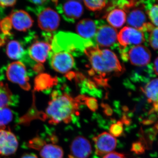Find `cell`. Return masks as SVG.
Returning <instances> with one entry per match:
<instances>
[{"label":"cell","mask_w":158,"mask_h":158,"mask_svg":"<svg viewBox=\"0 0 158 158\" xmlns=\"http://www.w3.org/2000/svg\"><path fill=\"white\" fill-rule=\"evenodd\" d=\"M6 76L9 81L18 84L23 90L31 89L27 69L22 62L16 61L9 64L6 70Z\"/></svg>","instance_id":"5"},{"label":"cell","mask_w":158,"mask_h":158,"mask_svg":"<svg viewBox=\"0 0 158 158\" xmlns=\"http://www.w3.org/2000/svg\"><path fill=\"white\" fill-rule=\"evenodd\" d=\"M98 27L97 22L90 19H85L78 23L76 29L80 37L90 40L95 37Z\"/></svg>","instance_id":"17"},{"label":"cell","mask_w":158,"mask_h":158,"mask_svg":"<svg viewBox=\"0 0 158 158\" xmlns=\"http://www.w3.org/2000/svg\"><path fill=\"white\" fill-rule=\"evenodd\" d=\"M6 37L5 36H0V47L5 44Z\"/></svg>","instance_id":"37"},{"label":"cell","mask_w":158,"mask_h":158,"mask_svg":"<svg viewBox=\"0 0 158 158\" xmlns=\"http://www.w3.org/2000/svg\"><path fill=\"white\" fill-rule=\"evenodd\" d=\"M123 124L120 121L111 125L110 128V133L115 137H119L123 133Z\"/></svg>","instance_id":"29"},{"label":"cell","mask_w":158,"mask_h":158,"mask_svg":"<svg viewBox=\"0 0 158 158\" xmlns=\"http://www.w3.org/2000/svg\"><path fill=\"white\" fill-rule=\"evenodd\" d=\"M12 27L19 31L25 32L31 28L34 20L30 15L23 10L12 11L10 16Z\"/></svg>","instance_id":"16"},{"label":"cell","mask_w":158,"mask_h":158,"mask_svg":"<svg viewBox=\"0 0 158 158\" xmlns=\"http://www.w3.org/2000/svg\"><path fill=\"white\" fill-rule=\"evenodd\" d=\"M115 5L126 13V21L129 27L143 32H148L154 26L148 22L146 6L144 2L117 1L115 2Z\"/></svg>","instance_id":"3"},{"label":"cell","mask_w":158,"mask_h":158,"mask_svg":"<svg viewBox=\"0 0 158 158\" xmlns=\"http://www.w3.org/2000/svg\"><path fill=\"white\" fill-rule=\"evenodd\" d=\"M103 158H125V156L124 154L121 153L112 152L103 156Z\"/></svg>","instance_id":"32"},{"label":"cell","mask_w":158,"mask_h":158,"mask_svg":"<svg viewBox=\"0 0 158 158\" xmlns=\"http://www.w3.org/2000/svg\"><path fill=\"white\" fill-rule=\"evenodd\" d=\"M0 21H1V19H0Z\"/></svg>","instance_id":"38"},{"label":"cell","mask_w":158,"mask_h":158,"mask_svg":"<svg viewBox=\"0 0 158 158\" xmlns=\"http://www.w3.org/2000/svg\"><path fill=\"white\" fill-rule=\"evenodd\" d=\"M85 105L87 106L88 109L94 112L98 109V104L96 99L94 98L87 97L85 102Z\"/></svg>","instance_id":"30"},{"label":"cell","mask_w":158,"mask_h":158,"mask_svg":"<svg viewBox=\"0 0 158 158\" xmlns=\"http://www.w3.org/2000/svg\"><path fill=\"white\" fill-rule=\"evenodd\" d=\"M117 41L122 50L129 46L139 45L145 41L143 32L130 27L121 29L117 36Z\"/></svg>","instance_id":"6"},{"label":"cell","mask_w":158,"mask_h":158,"mask_svg":"<svg viewBox=\"0 0 158 158\" xmlns=\"http://www.w3.org/2000/svg\"><path fill=\"white\" fill-rule=\"evenodd\" d=\"M39 150L41 158H63L64 156L63 149L56 144H48L45 142Z\"/></svg>","instance_id":"20"},{"label":"cell","mask_w":158,"mask_h":158,"mask_svg":"<svg viewBox=\"0 0 158 158\" xmlns=\"http://www.w3.org/2000/svg\"><path fill=\"white\" fill-rule=\"evenodd\" d=\"M6 53L10 59L17 60L21 58L24 50L20 43L17 40H11L7 44Z\"/></svg>","instance_id":"22"},{"label":"cell","mask_w":158,"mask_h":158,"mask_svg":"<svg viewBox=\"0 0 158 158\" xmlns=\"http://www.w3.org/2000/svg\"><path fill=\"white\" fill-rule=\"evenodd\" d=\"M148 33L150 45L154 49L158 50V27L154 26Z\"/></svg>","instance_id":"27"},{"label":"cell","mask_w":158,"mask_h":158,"mask_svg":"<svg viewBox=\"0 0 158 158\" xmlns=\"http://www.w3.org/2000/svg\"><path fill=\"white\" fill-rule=\"evenodd\" d=\"M60 22L59 14L52 8H45L38 14V26L41 30L46 32L56 31L59 27Z\"/></svg>","instance_id":"9"},{"label":"cell","mask_w":158,"mask_h":158,"mask_svg":"<svg viewBox=\"0 0 158 158\" xmlns=\"http://www.w3.org/2000/svg\"><path fill=\"white\" fill-rule=\"evenodd\" d=\"M59 8V12L64 19L69 22H73L78 19L84 12L83 6L78 1H67Z\"/></svg>","instance_id":"14"},{"label":"cell","mask_w":158,"mask_h":158,"mask_svg":"<svg viewBox=\"0 0 158 158\" xmlns=\"http://www.w3.org/2000/svg\"><path fill=\"white\" fill-rule=\"evenodd\" d=\"M91 40L83 39L70 32H59L52 39V52H65L69 53L78 55L84 52L87 48L93 46Z\"/></svg>","instance_id":"4"},{"label":"cell","mask_w":158,"mask_h":158,"mask_svg":"<svg viewBox=\"0 0 158 158\" xmlns=\"http://www.w3.org/2000/svg\"><path fill=\"white\" fill-rule=\"evenodd\" d=\"M19 143L15 135L10 130H0V156L14 154L18 148Z\"/></svg>","instance_id":"12"},{"label":"cell","mask_w":158,"mask_h":158,"mask_svg":"<svg viewBox=\"0 0 158 158\" xmlns=\"http://www.w3.org/2000/svg\"><path fill=\"white\" fill-rule=\"evenodd\" d=\"M146 9L147 16L152 23L158 27V4H154L150 7L146 6Z\"/></svg>","instance_id":"26"},{"label":"cell","mask_w":158,"mask_h":158,"mask_svg":"<svg viewBox=\"0 0 158 158\" xmlns=\"http://www.w3.org/2000/svg\"><path fill=\"white\" fill-rule=\"evenodd\" d=\"M52 50L51 44L48 42L36 41L29 48L30 57L39 64L44 63Z\"/></svg>","instance_id":"15"},{"label":"cell","mask_w":158,"mask_h":158,"mask_svg":"<svg viewBox=\"0 0 158 158\" xmlns=\"http://www.w3.org/2000/svg\"><path fill=\"white\" fill-rule=\"evenodd\" d=\"M84 53L90 62V73L100 85L106 86L107 76L120 73L123 70L118 57L110 50L93 45L86 48Z\"/></svg>","instance_id":"2"},{"label":"cell","mask_w":158,"mask_h":158,"mask_svg":"<svg viewBox=\"0 0 158 158\" xmlns=\"http://www.w3.org/2000/svg\"><path fill=\"white\" fill-rule=\"evenodd\" d=\"M30 2L34 4V5H37V6H41V5L45 4L47 2V1H45V0H42V1L34 0V1H30Z\"/></svg>","instance_id":"34"},{"label":"cell","mask_w":158,"mask_h":158,"mask_svg":"<svg viewBox=\"0 0 158 158\" xmlns=\"http://www.w3.org/2000/svg\"><path fill=\"white\" fill-rule=\"evenodd\" d=\"M144 145L140 141L135 142L132 145L131 151L137 154H141L144 152Z\"/></svg>","instance_id":"31"},{"label":"cell","mask_w":158,"mask_h":158,"mask_svg":"<svg viewBox=\"0 0 158 158\" xmlns=\"http://www.w3.org/2000/svg\"><path fill=\"white\" fill-rule=\"evenodd\" d=\"M50 62L54 70L62 74L67 73L75 65L74 59L73 55L65 52H52Z\"/></svg>","instance_id":"8"},{"label":"cell","mask_w":158,"mask_h":158,"mask_svg":"<svg viewBox=\"0 0 158 158\" xmlns=\"http://www.w3.org/2000/svg\"><path fill=\"white\" fill-rule=\"evenodd\" d=\"M13 118V114L9 107L0 109V130L5 129L6 126L11 122Z\"/></svg>","instance_id":"24"},{"label":"cell","mask_w":158,"mask_h":158,"mask_svg":"<svg viewBox=\"0 0 158 158\" xmlns=\"http://www.w3.org/2000/svg\"><path fill=\"white\" fill-rule=\"evenodd\" d=\"M122 53L123 59L129 60L131 64L139 67L147 65L150 62L151 59L150 51L143 45L132 47L126 53Z\"/></svg>","instance_id":"7"},{"label":"cell","mask_w":158,"mask_h":158,"mask_svg":"<svg viewBox=\"0 0 158 158\" xmlns=\"http://www.w3.org/2000/svg\"><path fill=\"white\" fill-rule=\"evenodd\" d=\"M106 1H84L86 8L90 11H100L106 6Z\"/></svg>","instance_id":"25"},{"label":"cell","mask_w":158,"mask_h":158,"mask_svg":"<svg viewBox=\"0 0 158 158\" xmlns=\"http://www.w3.org/2000/svg\"><path fill=\"white\" fill-rule=\"evenodd\" d=\"M12 24L10 17H6L0 21V31L3 33L4 36L10 35Z\"/></svg>","instance_id":"28"},{"label":"cell","mask_w":158,"mask_h":158,"mask_svg":"<svg viewBox=\"0 0 158 158\" xmlns=\"http://www.w3.org/2000/svg\"><path fill=\"white\" fill-rule=\"evenodd\" d=\"M149 102L154 104H158V78L153 79L144 86L142 89Z\"/></svg>","instance_id":"21"},{"label":"cell","mask_w":158,"mask_h":158,"mask_svg":"<svg viewBox=\"0 0 158 158\" xmlns=\"http://www.w3.org/2000/svg\"><path fill=\"white\" fill-rule=\"evenodd\" d=\"M13 99V94L7 84L0 81V109L9 107Z\"/></svg>","instance_id":"23"},{"label":"cell","mask_w":158,"mask_h":158,"mask_svg":"<svg viewBox=\"0 0 158 158\" xmlns=\"http://www.w3.org/2000/svg\"><path fill=\"white\" fill-rule=\"evenodd\" d=\"M16 1H0V7L2 8H6V7H12L16 4Z\"/></svg>","instance_id":"33"},{"label":"cell","mask_w":158,"mask_h":158,"mask_svg":"<svg viewBox=\"0 0 158 158\" xmlns=\"http://www.w3.org/2000/svg\"><path fill=\"white\" fill-rule=\"evenodd\" d=\"M106 19L111 27L115 29L119 28L126 22V13L123 9L116 8L110 11L107 14Z\"/></svg>","instance_id":"18"},{"label":"cell","mask_w":158,"mask_h":158,"mask_svg":"<svg viewBox=\"0 0 158 158\" xmlns=\"http://www.w3.org/2000/svg\"><path fill=\"white\" fill-rule=\"evenodd\" d=\"M70 158H88L92 152L90 141L85 137L79 136L72 141Z\"/></svg>","instance_id":"13"},{"label":"cell","mask_w":158,"mask_h":158,"mask_svg":"<svg viewBox=\"0 0 158 158\" xmlns=\"http://www.w3.org/2000/svg\"><path fill=\"white\" fill-rule=\"evenodd\" d=\"M21 158H38L37 156L33 153L25 154L22 156Z\"/></svg>","instance_id":"36"},{"label":"cell","mask_w":158,"mask_h":158,"mask_svg":"<svg viewBox=\"0 0 158 158\" xmlns=\"http://www.w3.org/2000/svg\"><path fill=\"white\" fill-rule=\"evenodd\" d=\"M153 69L155 73L158 76V56L156 58L154 63Z\"/></svg>","instance_id":"35"},{"label":"cell","mask_w":158,"mask_h":158,"mask_svg":"<svg viewBox=\"0 0 158 158\" xmlns=\"http://www.w3.org/2000/svg\"><path fill=\"white\" fill-rule=\"evenodd\" d=\"M118 33L116 29L108 25L99 26L94 39L98 45L102 47L113 48L116 45Z\"/></svg>","instance_id":"10"},{"label":"cell","mask_w":158,"mask_h":158,"mask_svg":"<svg viewBox=\"0 0 158 158\" xmlns=\"http://www.w3.org/2000/svg\"><path fill=\"white\" fill-rule=\"evenodd\" d=\"M57 79L47 73L38 75L34 81V89L35 91H42L48 90L57 84Z\"/></svg>","instance_id":"19"},{"label":"cell","mask_w":158,"mask_h":158,"mask_svg":"<svg viewBox=\"0 0 158 158\" xmlns=\"http://www.w3.org/2000/svg\"><path fill=\"white\" fill-rule=\"evenodd\" d=\"M93 140L97 155L103 156L116 148L117 141L110 133L104 132L94 137Z\"/></svg>","instance_id":"11"},{"label":"cell","mask_w":158,"mask_h":158,"mask_svg":"<svg viewBox=\"0 0 158 158\" xmlns=\"http://www.w3.org/2000/svg\"><path fill=\"white\" fill-rule=\"evenodd\" d=\"M87 96L81 95L76 98L55 90L44 113H38L39 118L48 120V123L56 125L61 123H69L79 113L80 105L85 104Z\"/></svg>","instance_id":"1"}]
</instances>
